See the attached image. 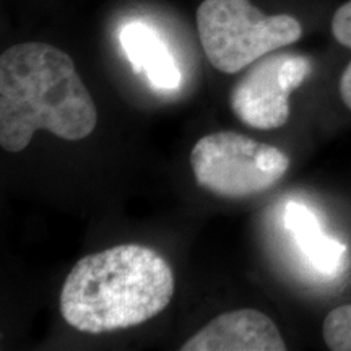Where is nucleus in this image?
<instances>
[{"label":"nucleus","instance_id":"1","mask_svg":"<svg viewBox=\"0 0 351 351\" xmlns=\"http://www.w3.org/2000/svg\"><path fill=\"white\" fill-rule=\"evenodd\" d=\"M98 124V111L72 57L46 43H21L0 57V145L23 152L38 130L77 142Z\"/></svg>","mask_w":351,"mask_h":351},{"label":"nucleus","instance_id":"2","mask_svg":"<svg viewBox=\"0 0 351 351\" xmlns=\"http://www.w3.org/2000/svg\"><path fill=\"white\" fill-rule=\"evenodd\" d=\"M174 295L166 258L140 244H121L83 257L60 291V313L78 332L130 328L163 313Z\"/></svg>","mask_w":351,"mask_h":351},{"label":"nucleus","instance_id":"3","mask_svg":"<svg viewBox=\"0 0 351 351\" xmlns=\"http://www.w3.org/2000/svg\"><path fill=\"white\" fill-rule=\"evenodd\" d=\"M197 28L208 62L223 73H238L302 36L295 16L263 15L251 0H204Z\"/></svg>","mask_w":351,"mask_h":351},{"label":"nucleus","instance_id":"4","mask_svg":"<svg viewBox=\"0 0 351 351\" xmlns=\"http://www.w3.org/2000/svg\"><path fill=\"white\" fill-rule=\"evenodd\" d=\"M291 160L271 145L223 130L197 140L191 168L202 189L223 199H244L269 191L288 173Z\"/></svg>","mask_w":351,"mask_h":351},{"label":"nucleus","instance_id":"5","mask_svg":"<svg viewBox=\"0 0 351 351\" xmlns=\"http://www.w3.org/2000/svg\"><path fill=\"white\" fill-rule=\"evenodd\" d=\"M311 72L313 62L307 56L289 52L263 56L231 90L232 114L252 129H280L289 119V98Z\"/></svg>","mask_w":351,"mask_h":351},{"label":"nucleus","instance_id":"6","mask_svg":"<svg viewBox=\"0 0 351 351\" xmlns=\"http://www.w3.org/2000/svg\"><path fill=\"white\" fill-rule=\"evenodd\" d=\"M282 332L257 309L219 314L181 346V351H285Z\"/></svg>","mask_w":351,"mask_h":351},{"label":"nucleus","instance_id":"7","mask_svg":"<svg viewBox=\"0 0 351 351\" xmlns=\"http://www.w3.org/2000/svg\"><path fill=\"white\" fill-rule=\"evenodd\" d=\"M121 44L135 72L145 73L158 90H174L181 85V72L174 57L150 26L140 21L125 25Z\"/></svg>","mask_w":351,"mask_h":351},{"label":"nucleus","instance_id":"8","mask_svg":"<svg viewBox=\"0 0 351 351\" xmlns=\"http://www.w3.org/2000/svg\"><path fill=\"white\" fill-rule=\"evenodd\" d=\"M287 228L295 234L298 244L307 254L315 269L332 275L340 269L345 245L339 241L327 238L319 230L315 217L300 204H289L285 213Z\"/></svg>","mask_w":351,"mask_h":351},{"label":"nucleus","instance_id":"9","mask_svg":"<svg viewBox=\"0 0 351 351\" xmlns=\"http://www.w3.org/2000/svg\"><path fill=\"white\" fill-rule=\"evenodd\" d=\"M322 339L332 351H351V302L333 307L322 324Z\"/></svg>","mask_w":351,"mask_h":351},{"label":"nucleus","instance_id":"10","mask_svg":"<svg viewBox=\"0 0 351 351\" xmlns=\"http://www.w3.org/2000/svg\"><path fill=\"white\" fill-rule=\"evenodd\" d=\"M330 28L337 43L351 49V0L337 8L332 16Z\"/></svg>","mask_w":351,"mask_h":351},{"label":"nucleus","instance_id":"11","mask_svg":"<svg viewBox=\"0 0 351 351\" xmlns=\"http://www.w3.org/2000/svg\"><path fill=\"white\" fill-rule=\"evenodd\" d=\"M340 96L348 111H351V60L346 64L340 77Z\"/></svg>","mask_w":351,"mask_h":351}]
</instances>
